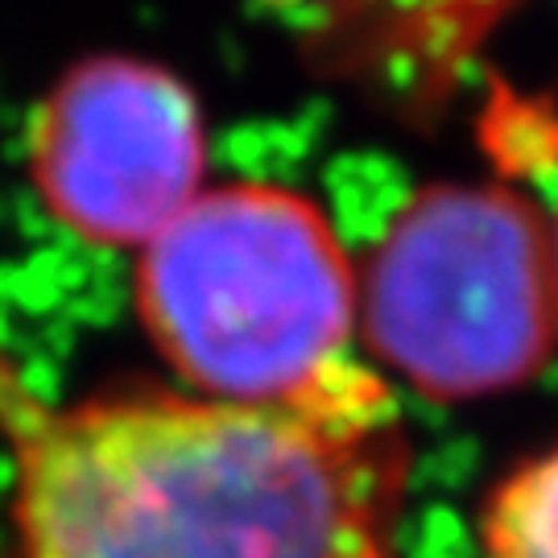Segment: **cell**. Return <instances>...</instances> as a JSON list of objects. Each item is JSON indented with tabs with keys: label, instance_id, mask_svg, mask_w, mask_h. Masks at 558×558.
<instances>
[{
	"label": "cell",
	"instance_id": "obj_4",
	"mask_svg": "<svg viewBox=\"0 0 558 558\" xmlns=\"http://www.w3.org/2000/svg\"><path fill=\"white\" fill-rule=\"evenodd\" d=\"M25 161L46 216L71 236L145 248L203 195V108L161 62L92 54L34 108Z\"/></svg>",
	"mask_w": 558,
	"mask_h": 558
},
{
	"label": "cell",
	"instance_id": "obj_5",
	"mask_svg": "<svg viewBox=\"0 0 558 558\" xmlns=\"http://www.w3.org/2000/svg\"><path fill=\"white\" fill-rule=\"evenodd\" d=\"M484 558H558V447L500 480L480 513Z\"/></svg>",
	"mask_w": 558,
	"mask_h": 558
},
{
	"label": "cell",
	"instance_id": "obj_7",
	"mask_svg": "<svg viewBox=\"0 0 558 558\" xmlns=\"http://www.w3.org/2000/svg\"><path fill=\"white\" fill-rule=\"evenodd\" d=\"M555 265H558V223H555Z\"/></svg>",
	"mask_w": 558,
	"mask_h": 558
},
{
	"label": "cell",
	"instance_id": "obj_6",
	"mask_svg": "<svg viewBox=\"0 0 558 558\" xmlns=\"http://www.w3.org/2000/svg\"><path fill=\"white\" fill-rule=\"evenodd\" d=\"M265 4H278V9H323V4H339V0H265Z\"/></svg>",
	"mask_w": 558,
	"mask_h": 558
},
{
	"label": "cell",
	"instance_id": "obj_3",
	"mask_svg": "<svg viewBox=\"0 0 558 558\" xmlns=\"http://www.w3.org/2000/svg\"><path fill=\"white\" fill-rule=\"evenodd\" d=\"M356 327L422 398L518 389L558 348L555 223L505 182L426 186L360 274Z\"/></svg>",
	"mask_w": 558,
	"mask_h": 558
},
{
	"label": "cell",
	"instance_id": "obj_1",
	"mask_svg": "<svg viewBox=\"0 0 558 558\" xmlns=\"http://www.w3.org/2000/svg\"><path fill=\"white\" fill-rule=\"evenodd\" d=\"M17 558H398L410 435L343 360L281 401L117 389L54 405L0 360Z\"/></svg>",
	"mask_w": 558,
	"mask_h": 558
},
{
	"label": "cell",
	"instance_id": "obj_2",
	"mask_svg": "<svg viewBox=\"0 0 558 558\" xmlns=\"http://www.w3.org/2000/svg\"><path fill=\"white\" fill-rule=\"evenodd\" d=\"M137 319L186 393L281 401L348 360L360 274L315 199L203 186L137 260Z\"/></svg>",
	"mask_w": 558,
	"mask_h": 558
}]
</instances>
